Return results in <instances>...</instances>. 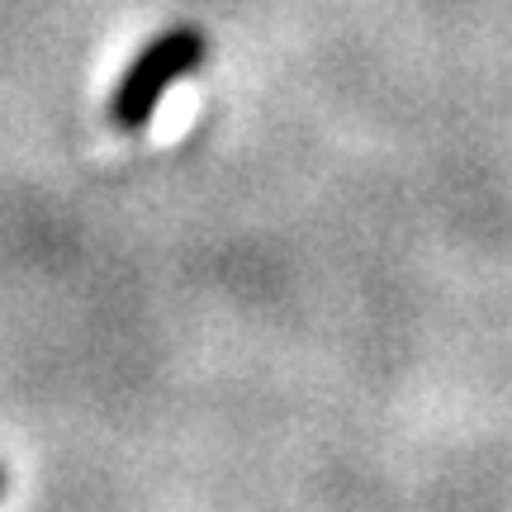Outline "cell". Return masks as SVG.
<instances>
[{"mask_svg":"<svg viewBox=\"0 0 512 512\" xmlns=\"http://www.w3.org/2000/svg\"><path fill=\"white\" fill-rule=\"evenodd\" d=\"M209 53V38L195 29V24H176V29H166L147 43L143 53L128 62V72L119 76V86H114V100H110V119L114 128H124V133H143L152 124V114L162 105V95L190 76L195 67L204 62Z\"/></svg>","mask_w":512,"mask_h":512,"instance_id":"1","label":"cell"},{"mask_svg":"<svg viewBox=\"0 0 512 512\" xmlns=\"http://www.w3.org/2000/svg\"><path fill=\"white\" fill-rule=\"evenodd\" d=\"M0 489H5V470H0Z\"/></svg>","mask_w":512,"mask_h":512,"instance_id":"2","label":"cell"}]
</instances>
